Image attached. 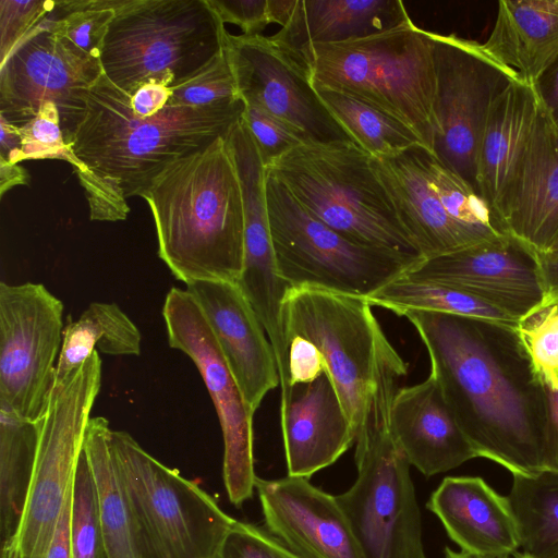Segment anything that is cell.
<instances>
[{"instance_id":"obj_52","label":"cell","mask_w":558,"mask_h":558,"mask_svg":"<svg viewBox=\"0 0 558 558\" xmlns=\"http://www.w3.org/2000/svg\"><path fill=\"white\" fill-rule=\"evenodd\" d=\"M298 0H269V14L271 23L286 26L296 8Z\"/></svg>"},{"instance_id":"obj_39","label":"cell","mask_w":558,"mask_h":558,"mask_svg":"<svg viewBox=\"0 0 558 558\" xmlns=\"http://www.w3.org/2000/svg\"><path fill=\"white\" fill-rule=\"evenodd\" d=\"M17 132L22 147L12 163L38 159L64 160L71 166L74 163L75 156L65 143L60 113L54 104L45 102L34 119L17 126Z\"/></svg>"},{"instance_id":"obj_8","label":"cell","mask_w":558,"mask_h":558,"mask_svg":"<svg viewBox=\"0 0 558 558\" xmlns=\"http://www.w3.org/2000/svg\"><path fill=\"white\" fill-rule=\"evenodd\" d=\"M145 558H215L235 519L197 483L148 453L129 433L110 432Z\"/></svg>"},{"instance_id":"obj_25","label":"cell","mask_w":558,"mask_h":558,"mask_svg":"<svg viewBox=\"0 0 558 558\" xmlns=\"http://www.w3.org/2000/svg\"><path fill=\"white\" fill-rule=\"evenodd\" d=\"M502 223L538 254L547 253L558 236V130L541 105Z\"/></svg>"},{"instance_id":"obj_16","label":"cell","mask_w":558,"mask_h":558,"mask_svg":"<svg viewBox=\"0 0 558 558\" xmlns=\"http://www.w3.org/2000/svg\"><path fill=\"white\" fill-rule=\"evenodd\" d=\"M225 50L243 102H253L289 123L308 143L352 142L320 100L306 66L291 50L270 36L229 33Z\"/></svg>"},{"instance_id":"obj_20","label":"cell","mask_w":558,"mask_h":558,"mask_svg":"<svg viewBox=\"0 0 558 558\" xmlns=\"http://www.w3.org/2000/svg\"><path fill=\"white\" fill-rule=\"evenodd\" d=\"M280 422L289 476L310 478L335 463L356 438L326 373L290 387Z\"/></svg>"},{"instance_id":"obj_44","label":"cell","mask_w":558,"mask_h":558,"mask_svg":"<svg viewBox=\"0 0 558 558\" xmlns=\"http://www.w3.org/2000/svg\"><path fill=\"white\" fill-rule=\"evenodd\" d=\"M288 372L290 388L316 379L325 373V362L311 342L303 338H289Z\"/></svg>"},{"instance_id":"obj_10","label":"cell","mask_w":558,"mask_h":558,"mask_svg":"<svg viewBox=\"0 0 558 558\" xmlns=\"http://www.w3.org/2000/svg\"><path fill=\"white\" fill-rule=\"evenodd\" d=\"M101 386V359L93 354L54 383L37 421L38 449L19 527L1 558H47L59 519L72 496L86 427Z\"/></svg>"},{"instance_id":"obj_19","label":"cell","mask_w":558,"mask_h":558,"mask_svg":"<svg viewBox=\"0 0 558 558\" xmlns=\"http://www.w3.org/2000/svg\"><path fill=\"white\" fill-rule=\"evenodd\" d=\"M185 286L255 413L264 397L280 384L275 352L260 320L235 282L199 280Z\"/></svg>"},{"instance_id":"obj_2","label":"cell","mask_w":558,"mask_h":558,"mask_svg":"<svg viewBox=\"0 0 558 558\" xmlns=\"http://www.w3.org/2000/svg\"><path fill=\"white\" fill-rule=\"evenodd\" d=\"M130 99L102 74L89 92L69 145L80 161L73 170L93 221L126 219V198L140 196L172 161L225 136L244 111L243 100H238L208 107L167 106L150 118H140Z\"/></svg>"},{"instance_id":"obj_38","label":"cell","mask_w":558,"mask_h":558,"mask_svg":"<svg viewBox=\"0 0 558 558\" xmlns=\"http://www.w3.org/2000/svg\"><path fill=\"white\" fill-rule=\"evenodd\" d=\"M171 89L167 106L208 107L242 100L225 49L203 69Z\"/></svg>"},{"instance_id":"obj_54","label":"cell","mask_w":558,"mask_h":558,"mask_svg":"<svg viewBox=\"0 0 558 558\" xmlns=\"http://www.w3.org/2000/svg\"><path fill=\"white\" fill-rule=\"evenodd\" d=\"M545 254L558 255V236L553 243V245L549 247L548 252Z\"/></svg>"},{"instance_id":"obj_51","label":"cell","mask_w":558,"mask_h":558,"mask_svg":"<svg viewBox=\"0 0 558 558\" xmlns=\"http://www.w3.org/2000/svg\"><path fill=\"white\" fill-rule=\"evenodd\" d=\"M22 147L17 126L0 116V158L12 161Z\"/></svg>"},{"instance_id":"obj_47","label":"cell","mask_w":558,"mask_h":558,"mask_svg":"<svg viewBox=\"0 0 558 558\" xmlns=\"http://www.w3.org/2000/svg\"><path fill=\"white\" fill-rule=\"evenodd\" d=\"M532 86L542 109L558 130V57Z\"/></svg>"},{"instance_id":"obj_31","label":"cell","mask_w":558,"mask_h":558,"mask_svg":"<svg viewBox=\"0 0 558 558\" xmlns=\"http://www.w3.org/2000/svg\"><path fill=\"white\" fill-rule=\"evenodd\" d=\"M352 142L377 159L397 157L423 146L417 134L397 117L351 95L313 86Z\"/></svg>"},{"instance_id":"obj_49","label":"cell","mask_w":558,"mask_h":558,"mask_svg":"<svg viewBox=\"0 0 558 558\" xmlns=\"http://www.w3.org/2000/svg\"><path fill=\"white\" fill-rule=\"evenodd\" d=\"M546 298L543 306L558 302V255L538 254Z\"/></svg>"},{"instance_id":"obj_15","label":"cell","mask_w":558,"mask_h":558,"mask_svg":"<svg viewBox=\"0 0 558 558\" xmlns=\"http://www.w3.org/2000/svg\"><path fill=\"white\" fill-rule=\"evenodd\" d=\"M162 317L169 345L192 360L215 405L223 437V484L230 502L240 507L253 496L257 477L253 456L254 413L190 292L172 287L163 302Z\"/></svg>"},{"instance_id":"obj_17","label":"cell","mask_w":558,"mask_h":558,"mask_svg":"<svg viewBox=\"0 0 558 558\" xmlns=\"http://www.w3.org/2000/svg\"><path fill=\"white\" fill-rule=\"evenodd\" d=\"M404 276L465 291L517 322L546 298L538 253L512 234L422 259Z\"/></svg>"},{"instance_id":"obj_28","label":"cell","mask_w":558,"mask_h":558,"mask_svg":"<svg viewBox=\"0 0 558 558\" xmlns=\"http://www.w3.org/2000/svg\"><path fill=\"white\" fill-rule=\"evenodd\" d=\"M110 425L90 417L83 451L94 478L99 524L109 558H145L131 502L110 448Z\"/></svg>"},{"instance_id":"obj_1","label":"cell","mask_w":558,"mask_h":558,"mask_svg":"<svg viewBox=\"0 0 558 558\" xmlns=\"http://www.w3.org/2000/svg\"><path fill=\"white\" fill-rule=\"evenodd\" d=\"M403 316L425 344L430 375L477 456L512 475L542 473L545 389L515 326L428 311Z\"/></svg>"},{"instance_id":"obj_11","label":"cell","mask_w":558,"mask_h":558,"mask_svg":"<svg viewBox=\"0 0 558 558\" xmlns=\"http://www.w3.org/2000/svg\"><path fill=\"white\" fill-rule=\"evenodd\" d=\"M432 38L434 156L477 192V159L487 119L498 97L520 76L477 41L454 34L432 33Z\"/></svg>"},{"instance_id":"obj_29","label":"cell","mask_w":558,"mask_h":558,"mask_svg":"<svg viewBox=\"0 0 558 558\" xmlns=\"http://www.w3.org/2000/svg\"><path fill=\"white\" fill-rule=\"evenodd\" d=\"M141 343L140 329L118 304L93 302L64 327L54 383L65 380L94 351L137 356Z\"/></svg>"},{"instance_id":"obj_43","label":"cell","mask_w":558,"mask_h":558,"mask_svg":"<svg viewBox=\"0 0 558 558\" xmlns=\"http://www.w3.org/2000/svg\"><path fill=\"white\" fill-rule=\"evenodd\" d=\"M220 21L238 25L244 36H258L271 23L269 0H207Z\"/></svg>"},{"instance_id":"obj_24","label":"cell","mask_w":558,"mask_h":558,"mask_svg":"<svg viewBox=\"0 0 558 558\" xmlns=\"http://www.w3.org/2000/svg\"><path fill=\"white\" fill-rule=\"evenodd\" d=\"M539 102L532 85L513 82L495 101L477 159V192L504 232L502 214L527 151Z\"/></svg>"},{"instance_id":"obj_41","label":"cell","mask_w":558,"mask_h":558,"mask_svg":"<svg viewBox=\"0 0 558 558\" xmlns=\"http://www.w3.org/2000/svg\"><path fill=\"white\" fill-rule=\"evenodd\" d=\"M215 558H303L267 529L235 520Z\"/></svg>"},{"instance_id":"obj_23","label":"cell","mask_w":558,"mask_h":558,"mask_svg":"<svg viewBox=\"0 0 558 558\" xmlns=\"http://www.w3.org/2000/svg\"><path fill=\"white\" fill-rule=\"evenodd\" d=\"M391 430L407 457L425 476L477 458L449 409L436 379L400 388L391 405Z\"/></svg>"},{"instance_id":"obj_32","label":"cell","mask_w":558,"mask_h":558,"mask_svg":"<svg viewBox=\"0 0 558 558\" xmlns=\"http://www.w3.org/2000/svg\"><path fill=\"white\" fill-rule=\"evenodd\" d=\"M509 499L517 517L521 547L533 558H558V474L512 475Z\"/></svg>"},{"instance_id":"obj_33","label":"cell","mask_w":558,"mask_h":558,"mask_svg":"<svg viewBox=\"0 0 558 558\" xmlns=\"http://www.w3.org/2000/svg\"><path fill=\"white\" fill-rule=\"evenodd\" d=\"M400 316L409 311H428L488 319L515 326L517 320L500 310L460 289L430 281L411 280L404 275L366 298Z\"/></svg>"},{"instance_id":"obj_34","label":"cell","mask_w":558,"mask_h":558,"mask_svg":"<svg viewBox=\"0 0 558 558\" xmlns=\"http://www.w3.org/2000/svg\"><path fill=\"white\" fill-rule=\"evenodd\" d=\"M423 160L432 189L456 221L487 240H496L507 234L498 228L483 197L466 181L426 149L423 151Z\"/></svg>"},{"instance_id":"obj_5","label":"cell","mask_w":558,"mask_h":558,"mask_svg":"<svg viewBox=\"0 0 558 558\" xmlns=\"http://www.w3.org/2000/svg\"><path fill=\"white\" fill-rule=\"evenodd\" d=\"M313 86L366 101L407 123L434 155L436 74L432 33L411 19L383 33L292 51Z\"/></svg>"},{"instance_id":"obj_4","label":"cell","mask_w":558,"mask_h":558,"mask_svg":"<svg viewBox=\"0 0 558 558\" xmlns=\"http://www.w3.org/2000/svg\"><path fill=\"white\" fill-rule=\"evenodd\" d=\"M407 363L381 335L355 438L354 484L336 496L364 558H426L410 463L391 430V405Z\"/></svg>"},{"instance_id":"obj_9","label":"cell","mask_w":558,"mask_h":558,"mask_svg":"<svg viewBox=\"0 0 558 558\" xmlns=\"http://www.w3.org/2000/svg\"><path fill=\"white\" fill-rule=\"evenodd\" d=\"M266 191L277 267L290 287L318 288L366 299L423 259L344 238L307 213L268 172Z\"/></svg>"},{"instance_id":"obj_3","label":"cell","mask_w":558,"mask_h":558,"mask_svg":"<svg viewBox=\"0 0 558 558\" xmlns=\"http://www.w3.org/2000/svg\"><path fill=\"white\" fill-rule=\"evenodd\" d=\"M158 256L185 284L238 281L244 255L240 181L225 136L166 166L140 194Z\"/></svg>"},{"instance_id":"obj_21","label":"cell","mask_w":558,"mask_h":558,"mask_svg":"<svg viewBox=\"0 0 558 558\" xmlns=\"http://www.w3.org/2000/svg\"><path fill=\"white\" fill-rule=\"evenodd\" d=\"M426 508L465 554L504 558L521 547L519 523L509 497L498 494L480 476L445 477Z\"/></svg>"},{"instance_id":"obj_53","label":"cell","mask_w":558,"mask_h":558,"mask_svg":"<svg viewBox=\"0 0 558 558\" xmlns=\"http://www.w3.org/2000/svg\"><path fill=\"white\" fill-rule=\"evenodd\" d=\"M445 558H482V557H475L469 554H465L463 551H454L453 549L446 547L445 548ZM504 558H510V557H504ZM511 558H533L526 553H515L513 557Z\"/></svg>"},{"instance_id":"obj_7","label":"cell","mask_w":558,"mask_h":558,"mask_svg":"<svg viewBox=\"0 0 558 558\" xmlns=\"http://www.w3.org/2000/svg\"><path fill=\"white\" fill-rule=\"evenodd\" d=\"M227 33L207 0H125L105 37L104 74L129 96L151 80L172 88L225 49Z\"/></svg>"},{"instance_id":"obj_18","label":"cell","mask_w":558,"mask_h":558,"mask_svg":"<svg viewBox=\"0 0 558 558\" xmlns=\"http://www.w3.org/2000/svg\"><path fill=\"white\" fill-rule=\"evenodd\" d=\"M268 532L303 558H364L336 496L305 477H256Z\"/></svg>"},{"instance_id":"obj_26","label":"cell","mask_w":558,"mask_h":558,"mask_svg":"<svg viewBox=\"0 0 558 558\" xmlns=\"http://www.w3.org/2000/svg\"><path fill=\"white\" fill-rule=\"evenodd\" d=\"M409 17L400 0H298L290 22L270 36L298 51L310 44H335L391 29Z\"/></svg>"},{"instance_id":"obj_37","label":"cell","mask_w":558,"mask_h":558,"mask_svg":"<svg viewBox=\"0 0 558 558\" xmlns=\"http://www.w3.org/2000/svg\"><path fill=\"white\" fill-rule=\"evenodd\" d=\"M514 328L542 383L558 390V302L542 306Z\"/></svg>"},{"instance_id":"obj_22","label":"cell","mask_w":558,"mask_h":558,"mask_svg":"<svg viewBox=\"0 0 558 558\" xmlns=\"http://www.w3.org/2000/svg\"><path fill=\"white\" fill-rule=\"evenodd\" d=\"M424 149L415 146L393 158L373 157L399 219L423 259L494 241L456 221L447 213L428 182Z\"/></svg>"},{"instance_id":"obj_50","label":"cell","mask_w":558,"mask_h":558,"mask_svg":"<svg viewBox=\"0 0 558 558\" xmlns=\"http://www.w3.org/2000/svg\"><path fill=\"white\" fill-rule=\"evenodd\" d=\"M29 174L25 168L19 163H12L0 158V196L17 185H27L29 183Z\"/></svg>"},{"instance_id":"obj_42","label":"cell","mask_w":558,"mask_h":558,"mask_svg":"<svg viewBox=\"0 0 558 558\" xmlns=\"http://www.w3.org/2000/svg\"><path fill=\"white\" fill-rule=\"evenodd\" d=\"M54 8L56 1L0 0V65Z\"/></svg>"},{"instance_id":"obj_6","label":"cell","mask_w":558,"mask_h":558,"mask_svg":"<svg viewBox=\"0 0 558 558\" xmlns=\"http://www.w3.org/2000/svg\"><path fill=\"white\" fill-rule=\"evenodd\" d=\"M267 172L307 213L344 238L422 257L399 219L373 157L354 143L301 144L277 159Z\"/></svg>"},{"instance_id":"obj_27","label":"cell","mask_w":558,"mask_h":558,"mask_svg":"<svg viewBox=\"0 0 558 558\" xmlns=\"http://www.w3.org/2000/svg\"><path fill=\"white\" fill-rule=\"evenodd\" d=\"M484 49L533 85L558 57V0H501Z\"/></svg>"},{"instance_id":"obj_46","label":"cell","mask_w":558,"mask_h":558,"mask_svg":"<svg viewBox=\"0 0 558 558\" xmlns=\"http://www.w3.org/2000/svg\"><path fill=\"white\" fill-rule=\"evenodd\" d=\"M546 423L543 438V470L558 474V390L544 385Z\"/></svg>"},{"instance_id":"obj_35","label":"cell","mask_w":558,"mask_h":558,"mask_svg":"<svg viewBox=\"0 0 558 558\" xmlns=\"http://www.w3.org/2000/svg\"><path fill=\"white\" fill-rule=\"evenodd\" d=\"M125 0L56 1L60 12L56 32L92 58L99 59L116 12Z\"/></svg>"},{"instance_id":"obj_30","label":"cell","mask_w":558,"mask_h":558,"mask_svg":"<svg viewBox=\"0 0 558 558\" xmlns=\"http://www.w3.org/2000/svg\"><path fill=\"white\" fill-rule=\"evenodd\" d=\"M38 423L0 402V541L3 551L13 538L25 506L37 449Z\"/></svg>"},{"instance_id":"obj_48","label":"cell","mask_w":558,"mask_h":558,"mask_svg":"<svg viewBox=\"0 0 558 558\" xmlns=\"http://www.w3.org/2000/svg\"><path fill=\"white\" fill-rule=\"evenodd\" d=\"M73 489V488H72ZM72 496L59 519L47 558H72L71 548Z\"/></svg>"},{"instance_id":"obj_45","label":"cell","mask_w":558,"mask_h":558,"mask_svg":"<svg viewBox=\"0 0 558 558\" xmlns=\"http://www.w3.org/2000/svg\"><path fill=\"white\" fill-rule=\"evenodd\" d=\"M171 94L172 89L167 83L151 80L131 96L132 111L140 118H150L167 107Z\"/></svg>"},{"instance_id":"obj_12","label":"cell","mask_w":558,"mask_h":558,"mask_svg":"<svg viewBox=\"0 0 558 558\" xmlns=\"http://www.w3.org/2000/svg\"><path fill=\"white\" fill-rule=\"evenodd\" d=\"M371 307L365 298L311 287H290L282 303L287 343L298 337L317 349L356 433L384 332Z\"/></svg>"},{"instance_id":"obj_14","label":"cell","mask_w":558,"mask_h":558,"mask_svg":"<svg viewBox=\"0 0 558 558\" xmlns=\"http://www.w3.org/2000/svg\"><path fill=\"white\" fill-rule=\"evenodd\" d=\"M63 303L44 284L0 283V402L37 422L54 384Z\"/></svg>"},{"instance_id":"obj_36","label":"cell","mask_w":558,"mask_h":558,"mask_svg":"<svg viewBox=\"0 0 558 558\" xmlns=\"http://www.w3.org/2000/svg\"><path fill=\"white\" fill-rule=\"evenodd\" d=\"M71 548L72 558H109L99 524L96 487L84 451L72 489Z\"/></svg>"},{"instance_id":"obj_13","label":"cell","mask_w":558,"mask_h":558,"mask_svg":"<svg viewBox=\"0 0 558 558\" xmlns=\"http://www.w3.org/2000/svg\"><path fill=\"white\" fill-rule=\"evenodd\" d=\"M51 14L0 65V116L21 126L50 101L59 110L69 146L86 111L89 92L104 70L99 59L56 32L58 17Z\"/></svg>"},{"instance_id":"obj_40","label":"cell","mask_w":558,"mask_h":558,"mask_svg":"<svg viewBox=\"0 0 558 558\" xmlns=\"http://www.w3.org/2000/svg\"><path fill=\"white\" fill-rule=\"evenodd\" d=\"M266 168L301 144L308 143L295 128L253 102L242 113Z\"/></svg>"}]
</instances>
